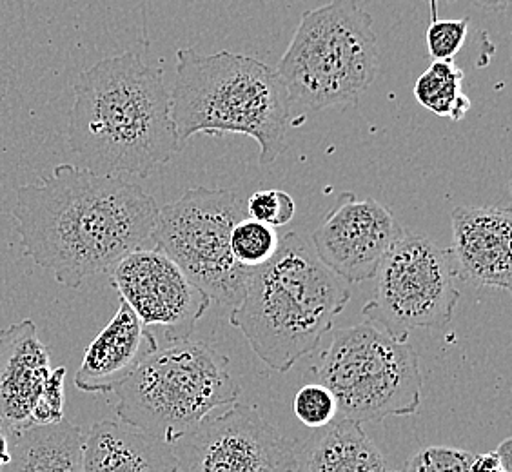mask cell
I'll use <instances>...</instances> for the list:
<instances>
[{
    "instance_id": "cell-21",
    "label": "cell",
    "mask_w": 512,
    "mask_h": 472,
    "mask_svg": "<svg viewBox=\"0 0 512 472\" xmlns=\"http://www.w3.org/2000/svg\"><path fill=\"white\" fill-rule=\"evenodd\" d=\"M293 413L309 429H320L336 420L338 405L333 393L322 384H306L293 398Z\"/></svg>"
},
{
    "instance_id": "cell-27",
    "label": "cell",
    "mask_w": 512,
    "mask_h": 472,
    "mask_svg": "<svg viewBox=\"0 0 512 472\" xmlns=\"http://www.w3.org/2000/svg\"><path fill=\"white\" fill-rule=\"evenodd\" d=\"M13 438H15V429L6 420L0 418V472L4 471V467L10 463Z\"/></svg>"
},
{
    "instance_id": "cell-20",
    "label": "cell",
    "mask_w": 512,
    "mask_h": 472,
    "mask_svg": "<svg viewBox=\"0 0 512 472\" xmlns=\"http://www.w3.org/2000/svg\"><path fill=\"white\" fill-rule=\"evenodd\" d=\"M280 247V236L275 227L242 218L231 231V253L238 264L246 269L264 266Z\"/></svg>"
},
{
    "instance_id": "cell-24",
    "label": "cell",
    "mask_w": 512,
    "mask_h": 472,
    "mask_svg": "<svg viewBox=\"0 0 512 472\" xmlns=\"http://www.w3.org/2000/svg\"><path fill=\"white\" fill-rule=\"evenodd\" d=\"M473 456L456 447L431 445L413 454L405 463L404 472H469Z\"/></svg>"
},
{
    "instance_id": "cell-5",
    "label": "cell",
    "mask_w": 512,
    "mask_h": 472,
    "mask_svg": "<svg viewBox=\"0 0 512 472\" xmlns=\"http://www.w3.org/2000/svg\"><path fill=\"white\" fill-rule=\"evenodd\" d=\"M380 69L373 17L358 0H331L300 17L278 62L291 109L316 113L356 106Z\"/></svg>"
},
{
    "instance_id": "cell-14",
    "label": "cell",
    "mask_w": 512,
    "mask_h": 472,
    "mask_svg": "<svg viewBox=\"0 0 512 472\" xmlns=\"http://www.w3.org/2000/svg\"><path fill=\"white\" fill-rule=\"evenodd\" d=\"M157 349V336L120 300L119 311L86 349L75 385L84 393H115Z\"/></svg>"
},
{
    "instance_id": "cell-18",
    "label": "cell",
    "mask_w": 512,
    "mask_h": 472,
    "mask_svg": "<svg viewBox=\"0 0 512 472\" xmlns=\"http://www.w3.org/2000/svg\"><path fill=\"white\" fill-rule=\"evenodd\" d=\"M86 433L62 420L15 429L10 463L2 472H82Z\"/></svg>"
},
{
    "instance_id": "cell-15",
    "label": "cell",
    "mask_w": 512,
    "mask_h": 472,
    "mask_svg": "<svg viewBox=\"0 0 512 472\" xmlns=\"http://www.w3.org/2000/svg\"><path fill=\"white\" fill-rule=\"evenodd\" d=\"M51 356L33 320L0 331V418L13 429L31 425V413L50 378Z\"/></svg>"
},
{
    "instance_id": "cell-25",
    "label": "cell",
    "mask_w": 512,
    "mask_h": 472,
    "mask_svg": "<svg viewBox=\"0 0 512 472\" xmlns=\"http://www.w3.org/2000/svg\"><path fill=\"white\" fill-rule=\"evenodd\" d=\"M64 378L66 367L51 371L33 407L31 425H51L64 420Z\"/></svg>"
},
{
    "instance_id": "cell-11",
    "label": "cell",
    "mask_w": 512,
    "mask_h": 472,
    "mask_svg": "<svg viewBox=\"0 0 512 472\" xmlns=\"http://www.w3.org/2000/svg\"><path fill=\"white\" fill-rule=\"evenodd\" d=\"M111 286L146 327H160L169 344L189 340L211 304L180 267L158 251L138 249L111 269Z\"/></svg>"
},
{
    "instance_id": "cell-19",
    "label": "cell",
    "mask_w": 512,
    "mask_h": 472,
    "mask_svg": "<svg viewBox=\"0 0 512 472\" xmlns=\"http://www.w3.org/2000/svg\"><path fill=\"white\" fill-rule=\"evenodd\" d=\"M463 79L465 73L453 60H433L414 82V97L434 115L460 122L471 109V99L463 93Z\"/></svg>"
},
{
    "instance_id": "cell-17",
    "label": "cell",
    "mask_w": 512,
    "mask_h": 472,
    "mask_svg": "<svg viewBox=\"0 0 512 472\" xmlns=\"http://www.w3.org/2000/svg\"><path fill=\"white\" fill-rule=\"evenodd\" d=\"M307 472H393L360 423L336 418L300 449Z\"/></svg>"
},
{
    "instance_id": "cell-12",
    "label": "cell",
    "mask_w": 512,
    "mask_h": 472,
    "mask_svg": "<svg viewBox=\"0 0 512 472\" xmlns=\"http://www.w3.org/2000/svg\"><path fill=\"white\" fill-rule=\"evenodd\" d=\"M404 233L389 207L345 191L313 231L311 247L345 284H362L375 278L387 251Z\"/></svg>"
},
{
    "instance_id": "cell-10",
    "label": "cell",
    "mask_w": 512,
    "mask_h": 472,
    "mask_svg": "<svg viewBox=\"0 0 512 472\" xmlns=\"http://www.w3.org/2000/svg\"><path fill=\"white\" fill-rule=\"evenodd\" d=\"M177 472H300V449L256 407L233 404L173 443Z\"/></svg>"
},
{
    "instance_id": "cell-6",
    "label": "cell",
    "mask_w": 512,
    "mask_h": 472,
    "mask_svg": "<svg viewBox=\"0 0 512 472\" xmlns=\"http://www.w3.org/2000/svg\"><path fill=\"white\" fill-rule=\"evenodd\" d=\"M115 394L120 422L173 445L213 411L237 404L240 385L224 354L184 340L149 354Z\"/></svg>"
},
{
    "instance_id": "cell-4",
    "label": "cell",
    "mask_w": 512,
    "mask_h": 472,
    "mask_svg": "<svg viewBox=\"0 0 512 472\" xmlns=\"http://www.w3.org/2000/svg\"><path fill=\"white\" fill-rule=\"evenodd\" d=\"M171 97V118L178 142L206 133L253 138L260 148V166L275 164L287 149L293 109L276 69L260 60L218 51L200 55L177 50V80Z\"/></svg>"
},
{
    "instance_id": "cell-26",
    "label": "cell",
    "mask_w": 512,
    "mask_h": 472,
    "mask_svg": "<svg viewBox=\"0 0 512 472\" xmlns=\"http://www.w3.org/2000/svg\"><path fill=\"white\" fill-rule=\"evenodd\" d=\"M511 438L489 453L473 456L469 472H511Z\"/></svg>"
},
{
    "instance_id": "cell-22",
    "label": "cell",
    "mask_w": 512,
    "mask_h": 472,
    "mask_svg": "<svg viewBox=\"0 0 512 472\" xmlns=\"http://www.w3.org/2000/svg\"><path fill=\"white\" fill-rule=\"evenodd\" d=\"M469 17L431 20L425 31L427 53L438 62H451L462 51L469 35Z\"/></svg>"
},
{
    "instance_id": "cell-1",
    "label": "cell",
    "mask_w": 512,
    "mask_h": 472,
    "mask_svg": "<svg viewBox=\"0 0 512 472\" xmlns=\"http://www.w3.org/2000/svg\"><path fill=\"white\" fill-rule=\"evenodd\" d=\"M158 209L155 198L128 178L59 164L50 177L17 189L11 217L24 255L51 271L60 286L79 289L146 249Z\"/></svg>"
},
{
    "instance_id": "cell-9",
    "label": "cell",
    "mask_w": 512,
    "mask_h": 472,
    "mask_svg": "<svg viewBox=\"0 0 512 472\" xmlns=\"http://www.w3.org/2000/svg\"><path fill=\"white\" fill-rule=\"evenodd\" d=\"M375 296L364 305L367 322L409 340L414 329H436L453 320L460 300L449 249L431 238L404 233L378 267Z\"/></svg>"
},
{
    "instance_id": "cell-7",
    "label": "cell",
    "mask_w": 512,
    "mask_h": 472,
    "mask_svg": "<svg viewBox=\"0 0 512 472\" xmlns=\"http://www.w3.org/2000/svg\"><path fill=\"white\" fill-rule=\"evenodd\" d=\"M315 376L335 396L338 416L360 425L411 416L422 404L413 345L371 322L336 329Z\"/></svg>"
},
{
    "instance_id": "cell-23",
    "label": "cell",
    "mask_w": 512,
    "mask_h": 472,
    "mask_svg": "<svg viewBox=\"0 0 512 472\" xmlns=\"http://www.w3.org/2000/svg\"><path fill=\"white\" fill-rule=\"evenodd\" d=\"M246 215L266 226H287L296 215L293 197L282 189H262L247 198Z\"/></svg>"
},
{
    "instance_id": "cell-28",
    "label": "cell",
    "mask_w": 512,
    "mask_h": 472,
    "mask_svg": "<svg viewBox=\"0 0 512 472\" xmlns=\"http://www.w3.org/2000/svg\"><path fill=\"white\" fill-rule=\"evenodd\" d=\"M473 2L485 10L507 11L511 8L512 0H473Z\"/></svg>"
},
{
    "instance_id": "cell-2",
    "label": "cell",
    "mask_w": 512,
    "mask_h": 472,
    "mask_svg": "<svg viewBox=\"0 0 512 472\" xmlns=\"http://www.w3.org/2000/svg\"><path fill=\"white\" fill-rule=\"evenodd\" d=\"M73 93L68 144L82 168L106 177L148 178L182 149L168 88L140 51L84 69Z\"/></svg>"
},
{
    "instance_id": "cell-16",
    "label": "cell",
    "mask_w": 512,
    "mask_h": 472,
    "mask_svg": "<svg viewBox=\"0 0 512 472\" xmlns=\"http://www.w3.org/2000/svg\"><path fill=\"white\" fill-rule=\"evenodd\" d=\"M82 472H177L173 445L128 423L102 420L86 433Z\"/></svg>"
},
{
    "instance_id": "cell-8",
    "label": "cell",
    "mask_w": 512,
    "mask_h": 472,
    "mask_svg": "<svg viewBox=\"0 0 512 472\" xmlns=\"http://www.w3.org/2000/svg\"><path fill=\"white\" fill-rule=\"evenodd\" d=\"M246 217V200L235 191L191 187L158 209L149 242L169 256L209 300L237 307L253 269L233 258L231 231Z\"/></svg>"
},
{
    "instance_id": "cell-13",
    "label": "cell",
    "mask_w": 512,
    "mask_h": 472,
    "mask_svg": "<svg viewBox=\"0 0 512 472\" xmlns=\"http://www.w3.org/2000/svg\"><path fill=\"white\" fill-rule=\"evenodd\" d=\"M453 258L458 282L511 291L512 209L509 206L454 207Z\"/></svg>"
},
{
    "instance_id": "cell-3",
    "label": "cell",
    "mask_w": 512,
    "mask_h": 472,
    "mask_svg": "<svg viewBox=\"0 0 512 472\" xmlns=\"http://www.w3.org/2000/svg\"><path fill=\"white\" fill-rule=\"evenodd\" d=\"M351 291L296 233L280 238L276 255L251 271L229 324L276 373H287L316 347L349 304Z\"/></svg>"
},
{
    "instance_id": "cell-29",
    "label": "cell",
    "mask_w": 512,
    "mask_h": 472,
    "mask_svg": "<svg viewBox=\"0 0 512 472\" xmlns=\"http://www.w3.org/2000/svg\"><path fill=\"white\" fill-rule=\"evenodd\" d=\"M429 8H431V20L438 19V0H429Z\"/></svg>"
}]
</instances>
